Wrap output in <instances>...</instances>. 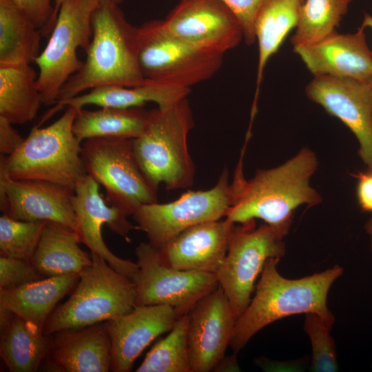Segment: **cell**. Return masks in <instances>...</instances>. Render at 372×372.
<instances>
[{
    "mask_svg": "<svg viewBox=\"0 0 372 372\" xmlns=\"http://www.w3.org/2000/svg\"><path fill=\"white\" fill-rule=\"evenodd\" d=\"M99 184L90 175H85L76 185L72 203L78 223L81 242L105 259L118 272L133 281L138 270L137 263L114 255L105 245L101 233L103 225L127 242L129 233L137 227L130 223L120 209L108 205L99 193Z\"/></svg>",
    "mask_w": 372,
    "mask_h": 372,
    "instance_id": "cell-15",
    "label": "cell"
},
{
    "mask_svg": "<svg viewBox=\"0 0 372 372\" xmlns=\"http://www.w3.org/2000/svg\"><path fill=\"white\" fill-rule=\"evenodd\" d=\"M79 274L47 277L10 290L0 289V307L43 332L57 303L76 285Z\"/></svg>",
    "mask_w": 372,
    "mask_h": 372,
    "instance_id": "cell-24",
    "label": "cell"
},
{
    "mask_svg": "<svg viewBox=\"0 0 372 372\" xmlns=\"http://www.w3.org/2000/svg\"><path fill=\"white\" fill-rule=\"evenodd\" d=\"M235 223L226 218L192 226L158 249L163 261L183 271L216 273Z\"/></svg>",
    "mask_w": 372,
    "mask_h": 372,
    "instance_id": "cell-20",
    "label": "cell"
},
{
    "mask_svg": "<svg viewBox=\"0 0 372 372\" xmlns=\"http://www.w3.org/2000/svg\"><path fill=\"white\" fill-rule=\"evenodd\" d=\"M85 267L70 297L56 307L46 320L43 333L81 329L116 318L135 307L136 286L99 256Z\"/></svg>",
    "mask_w": 372,
    "mask_h": 372,
    "instance_id": "cell-6",
    "label": "cell"
},
{
    "mask_svg": "<svg viewBox=\"0 0 372 372\" xmlns=\"http://www.w3.org/2000/svg\"><path fill=\"white\" fill-rule=\"evenodd\" d=\"M92 28L85 61L62 87L56 104L97 87H135L146 81L138 59V28L127 21L118 4L99 0L92 15Z\"/></svg>",
    "mask_w": 372,
    "mask_h": 372,
    "instance_id": "cell-2",
    "label": "cell"
},
{
    "mask_svg": "<svg viewBox=\"0 0 372 372\" xmlns=\"http://www.w3.org/2000/svg\"><path fill=\"white\" fill-rule=\"evenodd\" d=\"M333 322L316 313H305L304 331L311 344V371L334 372L338 369L335 340L331 335Z\"/></svg>",
    "mask_w": 372,
    "mask_h": 372,
    "instance_id": "cell-33",
    "label": "cell"
},
{
    "mask_svg": "<svg viewBox=\"0 0 372 372\" xmlns=\"http://www.w3.org/2000/svg\"><path fill=\"white\" fill-rule=\"evenodd\" d=\"M99 0H64L48 42L35 59L37 87L45 105L56 104L68 80L83 65L77 49L85 52L92 36V15Z\"/></svg>",
    "mask_w": 372,
    "mask_h": 372,
    "instance_id": "cell-9",
    "label": "cell"
},
{
    "mask_svg": "<svg viewBox=\"0 0 372 372\" xmlns=\"http://www.w3.org/2000/svg\"><path fill=\"white\" fill-rule=\"evenodd\" d=\"M233 202L234 191L225 168L217 183L210 189L187 191L168 203L142 205L132 217L137 229L146 234L149 242L161 249L192 226L225 217Z\"/></svg>",
    "mask_w": 372,
    "mask_h": 372,
    "instance_id": "cell-11",
    "label": "cell"
},
{
    "mask_svg": "<svg viewBox=\"0 0 372 372\" xmlns=\"http://www.w3.org/2000/svg\"><path fill=\"white\" fill-rule=\"evenodd\" d=\"M81 155L87 174L104 187L108 205L132 216L141 205L158 202L136 161L132 139H87Z\"/></svg>",
    "mask_w": 372,
    "mask_h": 372,
    "instance_id": "cell-10",
    "label": "cell"
},
{
    "mask_svg": "<svg viewBox=\"0 0 372 372\" xmlns=\"http://www.w3.org/2000/svg\"><path fill=\"white\" fill-rule=\"evenodd\" d=\"M63 1L64 0H55V4H54V12H53L52 17V19L50 20V24L48 25V35H49L52 32V28H53V27L54 25V23H55L56 21V18H57V15H58V12H59L60 6L62 4ZM123 1V0H114V1H115L117 4L121 3Z\"/></svg>",
    "mask_w": 372,
    "mask_h": 372,
    "instance_id": "cell-40",
    "label": "cell"
},
{
    "mask_svg": "<svg viewBox=\"0 0 372 372\" xmlns=\"http://www.w3.org/2000/svg\"><path fill=\"white\" fill-rule=\"evenodd\" d=\"M364 229L369 237L370 240V251L372 257V218H371L365 224Z\"/></svg>",
    "mask_w": 372,
    "mask_h": 372,
    "instance_id": "cell-41",
    "label": "cell"
},
{
    "mask_svg": "<svg viewBox=\"0 0 372 372\" xmlns=\"http://www.w3.org/2000/svg\"><path fill=\"white\" fill-rule=\"evenodd\" d=\"M238 19L248 45L256 41L255 23L257 17L268 0H221Z\"/></svg>",
    "mask_w": 372,
    "mask_h": 372,
    "instance_id": "cell-35",
    "label": "cell"
},
{
    "mask_svg": "<svg viewBox=\"0 0 372 372\" xmlns=\"http://www.w3.org/2000/svg\"><path fill=\"white\" fill-rule=\"evenodd\" d=\"M36 25L42 37L48 36V28L54 12L52 0H10Z\"/></svg>",
    "mask_w": 372,
    "mask_h": 372,
    "instance_id": "cell-36",
    "label": "cell"
},
{
    "mask_svg": "<svg viewBox=\"0 0 372 372\" xmlns=\"http://www.w3.org/2000/svg\"><path fill=\"white\" fill-rule=\"evenodd\" d=\"M45 278L30 261L0 257V289H14Z\"/></svg>",
    "mask_w": 372,
    "mask_h": 372,
    "instance_id": "cell-34",
    "label": "cell"
},
{
    "mask_svg": "<svg viewBox=\"0 0 372 372\" xmlns=\"http://www.w3.org/2000/svg\"><path fill=\"white\" fill-rule=\"evenodd\" d=\"M68 108L45 127L34 126L12 154H1L0 174L12 180H41L74 189L87 174L73 132L77 110Z\"/></svg>",
    "mask_w": 372,
    "mask_h": 372,
    "instance_id": "cell-5",
    "label": "cell"
},
{
    "mask_svg": "<svg viewBox=\"0 0 372 372\" xmlns=\"http://www.w3.org/2000/svg\"><path fill=\"white\" fill-rule=\"evenodd\" d=\"M0 355L11 372L37 371L53 340L11 311L0 307Z\"/></svg>",
    "mask_w": 372,
    "mask_h": 372,
    "instance_id": "cell-23",
    "label": "cell"
},
{
    "mask_svg": "<svg viewBox=\"0 0 372 372\" xmlns=\"http://www.w3.org/2000/svg\"><path fill=\"white\" fill-rule=\"evenodd\" d=\"M280 260H267L255 295L236 322L229 344L235 354L261 329L285 317L316 313L335 322L327 300L331 285L343 273L342 267L335 265L311 276L288 279L277 269Z\"/></svg>",
    "mask_w": 372,
    "mask_h": 372,
    "instance_id": "cell-3",
    "label": "cell"
},
{
    "mask_svg": "<svg viewBox=\"0 0 372 372\" xmlns=\"http://www.w3.org/2000/svg\"><path fill=\"white\" fill-rule=\"evenodd\" d=\"M30 64L0 65V117L11 124L32 121L42 103Z\"/></svg>",
    "mask_w": 372,
    "mask_h": 372,
    "instance_id": "cell-28",
    "label": "cell"
},
{
    "mask_svg": "<svg viewBox=\"0 0 372 372\" xmlns=\"http://www.w3.org/2000/svg\"><path fill=\"white\" fill-rule=\"evenodd\" d=\"M74 189L41 180H12L0 174V208L23 221L52 222L76 233L78 223L72 198Z\"/></svg>",
    "mask_w": 372,
    "mask_h": 372,
    "instance_id": "cell-16",
    "label": "cell"
},
{
    "mask_svg": "<svg viewBox=\"0 0 372 372\" xmlns=\"http://www.w3.org/2000/svg\"><path fill=\"white\" fill-rule=\"evenodd\" d=\"M353 0H305L299 10L293 47L317 43L336 32Z\"/></svg>",
    "mask_w": 372,
    "mask_h": 372,
    "instance_id": "cell-30",
    "label": "cell"
},
{
    "mask_svg": "<svg viewBox=\"0 0 372 372\" xmlns=\"http://www.w3.org/2000/svg\"><path fill=\"white\" fill-rule=\"evenodd\" d=\"M255 220L234 224L226 256L216 273L236 320L249 305L255 282L267 260L285 255L284 239L292 223L289 220L256 227Z\"/></svg>",
    "mask_w": 372,
    "mask_h": 372,
    "instance_id": "cell-7",
    "label": "cell"
},
{
    "mask_svg": "<svg viewBox=\"0 0 372 372\" xmlns=\"http://www.w3.org/2000/svg\"><path fill=\"white\" fill-rule=\"evenodd\" d=\"M293 52L314 76L349 77L372 83V52L362 26L353 34L335 32L313 44L294 47Z\"/></svg>",
    "mask_w": 372,
    "mask_h": 372,
    "instance_id": "cell-19",
    "label": "cell"
},
{
    "mask_svg": "<svg viewBox=\"0 0 372 372\" xmlns=\"http://www.w3.org/2000/svg\"><path fill=\"white\" fill-rule=\"evenodd\" d=\"M187 338L192 372H210L225 356L236 319L219 285L187 312Z\"/></svg>",
    "mask_w": 372,
    "mask_h": 372,
    "instance_id": "cell-17",
    "label": "cell"
},
{
    "mask_svg": "<svg viewBox=\"0 0 372 372\" xmlns=\"http://www.w3.org/2000/svg\"><path fill=\"white\" fill-rule=\"evenodd\" d=\"M78 234L61 224L45 222L41 239L31 259L45 278L80 274L92 263V257L80 248Z\"/></svg>",
    "mask_w": 372,
    "mask_h": 372,
    "instance_id": "cell-25",
    "label": "cell"
},
{
    "mask_svg": "<svg viewBox=\"0 0 372 372\" xmlns=\"http://www.w3.org/2000/svg\"><path fill=\"white\" fill-rule=\"evenodd\" d=\"M214 372H238L240 368L236 359V354L223 356L214 366Z\"/></svg>",
    "mask_w": 372,
    "mask_h": 372,
    "instance_id": "cell-39",
    "label": "cell"
},
{
    "mask_svg": "<svg viewBox=\"0 0 372 372\" xmlns=\"http://www.w3.org/2000/svg\"><path fill=\"white\" fill-rule=\"evenodd\" d=\"M245 149L231 183L234 202L226 218L235 224L261 219L278 225L292 220L294 211L301 205L313 207L322 202L321 195L311 185L318 161L310 148H302L277 167L258 169L248 180L242 171Z\"/></svg>",
    "mask_w": 372,
    "mask_h": 372,
    "instance_id": "cell-1",
    "label": "cell"
},
{
    "mask_svg": "<svg viewBox=\"0 0 372 372\" xmlns=\"http://www.w3.org/2000/svg\"><path fill=\"white\" fill-rule=\"evenodd\" d=\"M180 316L169 305H144L105 322L112 342L111 371H131L143 351L158 336L170 331Z\"/></svg>",
    "mask_w": 372,
    "mask_h": 372,
    "instance_id": "cell-18",
    "label": "cell"
},
{
    "mask_svg": "<svg viewBox=\"0 0 372 372\" xmlns=\"http://www.w3.org/2000/svg\"><path fill=\"white\" fill-rule=\"evenodd\" d=\"M42 37L34 22L10 0H0V65L30 64Z\"/></svg>",
    "mask_w": 372,
    "mask_h": 372,
    "instance_id": "cell-29",
    "label": "cell"
},
{
    "mask_svg": "<svg viewBox=\"0 0 372 372\" xmlns=\"http://www.w3.org/2000/svg\"><path fill=\"white\" fill-rule=\"evenodd\" d=\"M191 90L165 86L146 80L135 87L105 85L93 88L64 102L56 103L41 119V125L65 106L77 110L87 105L117 108L142 107L148 102L164 106L187 98Z\"/></svg>",
    "mask_w": 372,
    "mask_h": 372,
    "instance_id": "cell-22",
    "label": "cell"
},
{
    "mask_svg": "<svg viewBox=\"0 0 372 372\" xmlns=\"http://www.w3.org/2000/svg\"><path fill=\"white\" fill-rule=\"evenodd\" d=\"M138 59L143 77L159 85L191 90L220 68L223 56L200 51L168 32L162 20L137 28Z\"/></svg>",
    "mask_w": 372,
    "mask_h": 372,
    "instance_id": "cell-8",
    "label": "cell"
},
{
    "mask_svg": "<svg viewBox=\"0 0 372 372\" xmlns=\"http://www.w3.org/2000/svg\"><path fill=\"white\" fill-rule=\"evenodd\" d=\"M307 98L343 123L355 136L358 155L372 171V83L349 77L315 76Z\"/></svg>",
    "mask_w": 372,
    "mask_h": 372,
    "instance_id": "cell-14",
    "label": "cell"
},
{
    "mask_svg": "<svg viewBox=\"0 0 372 372\" xmlns=\"http://www.w3.org/2000/svg\"><path fill=\"white\" fill-rule=\"evenodd\" d=\"M135 254L138 266L134 280L136 306L169 305L183 316L219 286L215 273L179 270L167 265L158 249L149 242H141Z\"/></svg>",
    "mask_w": 372,
    "mask_h": 372,
    "instance_id": "cell-12",
    "label": "cell"
},
{
    "mask_svg": "<svg viewBox=\"0 0 372 372\" xmlns=\"http://www.w3.org/2000/svg\"><path fill=\"white\" fill-rule=\"evenodd\" d=\"M12 125L6 119L0 117V152L3 156L14 153L25 139Z\"/></svg>",
    "mask_w": 372,
    "mask_h": 372,
    "instance_id": "cell-37",
    "label": "cell"
},
{
    "mask_svg": "<svg viewBox=\"0 0 372 372\" xmlns=\"http://www.w3.org/2000/svg\"><path fill=\"white\" fill-rule=\"evenodd\" d=\"M302 3L304 2L305 0H300Z\"/></svg>",
    "mask_w": 372,
    "mask_h": 372,
    "instance_id": "cell-43",
    "label": "cell"
},
{
    "mask_svg": "<svg viewBox=\"0 0 372 372\" xmlns=\"http://www.w3.org/2000/svg\"><path fill=\"white\" fill-rule=\"evenodd\" d=\"M187 313L176 321L169 334L154 344L136 372H192L187 338Z\"/></svg>",
    "mask_w": 372,
    "mask_h": 372,
    "instance_id": "cell-31",
    "label": "cell"
},
{
    "mask_svg": "<svg viewBox=\"0 0 372 372\" xmlns=\"http://www.w3.org/2000/svg\"><path fill=\"white\" fill-rule=\"evenodd\" d=\"M45 222L0 217V255L31 262L41 237Z\"/></svg>",
    "mask_w": 372,
    "mask_h": 372,
    "instance_id": "cell-32",
    "label": "cell"
},
{
    "mask_svg": "<svg viewBox=\"0 0 372 372\" xmlns=\"http://www.w3.org/2000/svg\"><path fill=\"white\" fill-rule=\"evenodd\" d=\"M194 125L185 98L149 111L143 132L132 139L138 165L156 192L162 183L167 190L193 184L195 167L187 148V135Z\"/></svg>",
    "mask_w": 372,
    "mask_h": 372,
    "instance_id": "cell-4",
    "label": "cell"
},
{
    "mask_svg": "<svg viewBox=\"0 0 372 372\" xmlns=\"http://www.w3.org/2000/svg\"><path fill=\"white\" fill-rule=\"evenodd\" d=\"M364 29L369 28L372 30V16L369 14L364 15L362 23L361 25Z\"/></svg>",
    "mask_w": 372,
    "mask_h": 372,
    "instance_id": "cell-42",
    "label": "cell"
},
{
    "mask_svg": "<svg viewBox=\"0 0 372 372\" xmlns=\"http://www.w3.org/2000/svg\"><path fill=\"white\" fill-rule=\"evenodd\" d=\"M355 177L358 205L363 211L372 212V171L359 172Z\"/></svg>",
    "mask_w": 372,
    "mask_h": 372,
    "instance_id": "cell-38",
    "label": "cell"
},
{
    "mask_svg": "<svg viewBox=\"0 0 372 372\" xmlns=\"http://www.w3.org/2000/svg\"><path fill=\"white\" fill-rule=\"evenodd\" d=\"M162 23L175 37L210 54L224 56L243 39L238 19L221 0H180Z\"/></svg>",
    "mask_w": 372,
    "mask_h": 372,
    "instance_id": "cell-13",
    "label": "cell"
},
{
    "mask_svg": "<svg viewBox=\"0 0 372 372\" xmlns=\"http://www.w3.org/2000/svg\"><path fill=\"white\" fill-rule=\"evenodd\" d=\"M148 112L141 107L81 108L77 110L73 132L80 143L90 138L134 139L143 132Z\"/></svg>",
    "mask_w": 372,
    "mask_h": 372,
    "instance_id": "cell-27",
    "label": "cell"
},
{
    "mask_svg": "<svg viewBox=\"0 0 372 372\" xmlns=\"http://www.w3.org/2000/svg\"><path fill=\"white\" fill-rule=\"evenodd\" d=\"M300 0H268L255 23L256 41L258 44L256 88L251 110L257 111V101L265 66L276 53L287 35L296 27Z\"/></svg>",
    "mask_w": 372,
    "mask_h": 372,
    "instance_id": "cell-26",
    "label": "cell"
},
{
    "mask_svg": "<svg viewBox=\"0 0 372 372\" xmlns=\"http://www.w3.org/2000/svg\"><path fill=\"white\" fill-rule=\"evenodd\" d=\"M45 360L51 371H111L112 342L105 322L55 333Z\"/></svg>",
    "mask_w": 372,
    "mask_h": 372,
    "instance_id": "cell-21",
    "label": "cell"
}]
</instances>
